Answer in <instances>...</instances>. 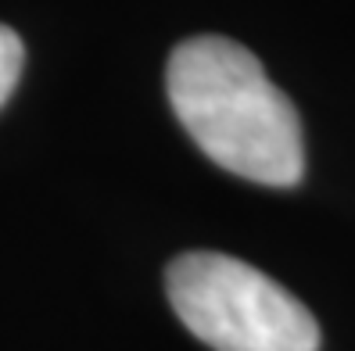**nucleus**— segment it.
Instances as JSON below:
<instances>
[{
  "mask_svg": "<svg viewBox=\"0 0 355 351\" xmlns=\"http://www.w3.org/2000/svg\"><path fill=\"white\" fill-rule=\"evenodd\" d=\"M165 90L180 126L219 169L262 187L305 176L302 122L262 61L226 36H194L169 54Z\"/></svg>",
  "mask_w": 355,
  "mask_h": 351,
  "instance_id": "nucleus-1",
  "label": "nucleus"
},
{
  "mask_svg": "<svg viewBox=\"0 0 355 351\" xmlns=\"http://www.w3.org/2000/svg\"><path fill=\"white\" fill-rule=\"evenodd\" d=\"M22 61H26V47H22V39H18V33L0 26V108H4V100L18 87Z\"/></svg>",
  "mask_w": 355,
  "mask_h": 351,
  "instance_id": "nucleus-3",
  "label": "nucleus"
},
{
  "mask_svg": "<svg viewBox=\"0 0 355 351\" xmlns=\"http://www.w3.org/2000/svg\"><path fill=\"white\" fill-rule=\"evenodd\" d=\"M165 294L191 334L216 351H320V323L255 265L187 251L165 269Z\"/></svg>",
  "mask_w": 355,
  "mask_h": 351,
  "instance_id": "nucleus-2",
  "label": "nucleus"
}]
</instances>
